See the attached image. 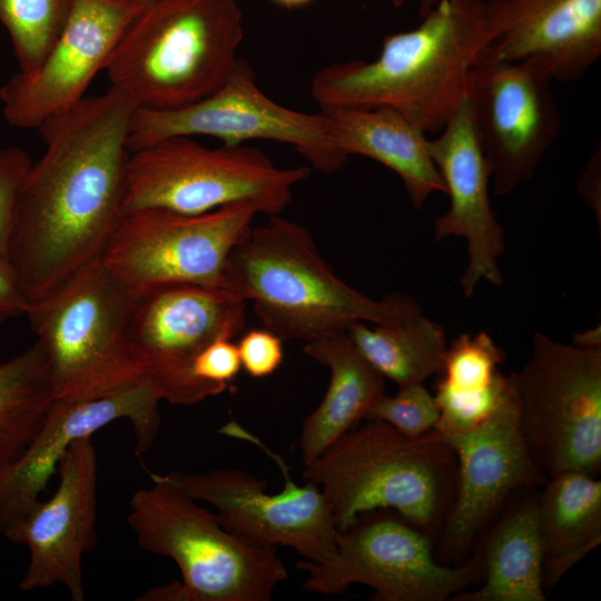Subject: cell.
I'll use <instances>...</instances> for the list:
<instances>
[{"label":"cell","mask_w":601,"mask_h":601,"mask_svg":"<svg viewBox=\"0 0 601 601\" xmlns=\"http://www.w3.org/2000/svg\"><path fill=\"white\" fill-rule=\"evenodd\" d=\"M135 102L110 86L46 120L16 208L6 259L36 302L99 259L125 209Z\"/></svg>","instance_id":"cell-1"},{"label":"cell","mask_w":601,"mask_h":601,"mask_svg":"<svg viewBox=\"0 0 601 601\" xmlns=\"http://www.w3.org/2000/svg\"><path fill=\"white\" fill-rule=\"evenodd\" d=\"M411 30L387 35L372 61L326 66L312 80L321 108L390 107L425 134L441 131L467 98L471 75L495 40L487 2L440 0Z\"/></svg>","instance_id":"cell-2"},{"label":"cell","mask_w":601,"mask_h":601,"mask_svg":"<svg viewBox=\"0 0 601 601\" xmlns=\"http://www.w3.org/2000/svg\"><path fill=\"white\" fill-rule=\"evenodd\" d=\"M220 288L252 302L263 326L283 341L306 343L346 332L355 322L395 325L421 312L408 295L376 300L347 285L325 262L311 233L279 215L252 227L234 247Z\"/></svg>","instance_id":"cell-3"},{"label":"cell","mask_w":601,"mask_h":601,"mask_svg":"<svg viewBox=\"0 0 601 601\" xmlns=\"http://www.w3.org/2000/svg\"><path fill=\"white\" fill-rule=\"evenodd\" d=\"M456 471V455L437 431L411 439L384 422L368 421L305 465L303 476L328 500L337 531L363 513L393 510L427 534L449 513Z\"/></svg>","instance_id":"cell-4"},{"label":"cell","mask_w":601,"mask_h":601,"mask_svg":"<svg viewBox=\"0 0 601 601\" xmlns=\"http://www.w3.org/2000/svg\"><path fill=\"white\" fill-rule=\"evenodd\" d=\"M243 38L236 0H162L134 19L105 70L137 108L176 109L229 78Z\"/></svg>","instance_id":"cell-5"},{"label":"cell","mask_w":601,"mask_h":601,"mask_svg":"<svg viewBox=\"0 0 601 601\" xmlns=\"http://www.w3.org/2000/svg\"><path fill=\"white\" fill-rule=\"evenodd\" d=\"M129 502L128 524L144 550L168 556L181 581L149 590L145 601H268L287 580L276 548L264 546L224 528L161 474Z\"/></svg>","instance_id":"cell-6"},{"label":"cell","mask_w":601,"mask_h":601,"mask_svg":"<svg viewBox=\"0 0 601 601\" xmlns=\"http://www.w3.org/2000/svg\"><path fill=\"white\" fill-rule=\"evenodd\" d=\"M131 305L100 258L29 304L57 400L98 398L146 382L129 338Z\"/></svg>","instance_id":"cell-7"},{"label":"cell","mask_w":601,"mask_h":601,"mask_svg":"<svg viewBox=\"0 0 601 601\" xmlns=\"http://www.w3.org/2000/svg\"><path fill=\"white\" fill-rule=\"evenodd\" d=\"M309 175L308 167H277L245 145L208 148L194 137L175 136L130 152L124 209L198 215L247 203L273 216L287 207L294 187Z\"/></svg>","instance_id":"cell-8"},{"label":"cell","mask_w":601,"mask_h":601,"mask_svg":"<svg viewBox=\"0 0 601 601\" xmlns=\"http://www.w3.org/2000/svg\"><path fill=\"white\" fill-rule=\"evenodd\" d=\"M511 376L521 432L542 473L599 474L601 347L563 344L535 333L529 359Z\"/></svg>","instance_id":"cell-9"},{"label":"cell","mask_w":601,"mask_h":601,"mask_svg":"<svg viewBox=\"0 0 601 601\" xmlns=\"http://www.w3.org/2000/svg\"><path fill=\"white\" fill-rule=\"evenodd\" d=\"M257 214L247 203L198 215L165 208L128 211L100 262L132 298L176 284L220 287L228 257Z\"/></svg>","instance_id":"cell-10"},{"label":"cell","mask_w":601,"mask_h":601,"mask_svg":"<svg viewBox=\"0 0 601 601\" xmlns=\"http://www.w3.org/2000/svg\"><path fill=\"white\" fill-rule=\"evenodd\" d=\"M306 573L303 588L334 595L359 583L375 601H444L474 583L483 558L447 566L432 553L428 536L404 519L374 510L336 533V551L319 562L296 563Z\"/></svg>","instance_id":"cell-11"},{"label":"cell","mask_w":601,"mask_h":601,"mask_svg":"<svg viewBox=\"0 0 601 601\" xmlns=\"http://www.w3.org/2000/svg\"><path fill=\"white\" fill-rule=\"evenodd\" d=\"M175 136H210L230 146L277 141L327 174L339 170L348 159L334 144L322 110L309 114L274 101L260 90L244 59L217 90L190 105L169 110L136 108L127 142L132 152Z\"/></svg>","instance_id":"cell-12"},{"label":"cell","mask_w":601,"mask_h":601,"mask_svg":"<svg viewBox=\"0 0 601 601\" xmlns=\"http://www.w3.org/2000/svg\"><path fill=\"white\" fill-rule=\"evenodd\" d=\"M220 433L249 441L266 452L284 476L282 491L269 494L266 481L235 469L170 471L161 475L194 500L213 505L224 528L256 544L288 546L312 562L332 556L337 529L322 490L312 482L297 485L283 459L236 422L224 425Z\"/></svg>","instance_id":"cell-13"},{"label":"cell","mask_w":601,"mask_h":601,"mask_svg":"<svg viewBox=\"0 0 601 601\" xmlns=\"http://www.w3.org/2000/svg\"><path fill=\"white\" fill-rule=\"evenodd\" d=\"M246 302L220 287L176 284L132 298L129 338L145 381L161 400L193 405L227 388L193 375L196 356L245 326Z\"/></svg>","instance_id":"cell-14"},{"label":"cell","mask_w":601,"mask_h":601,"mask_svg":"<svg viewBox=\"0 0 601 601\" xmlns=\"http://www.w3.org/2000/svg\"><path fill=\"white\" fill-rule=\"evenodd\" d=\"M552 81L540 60H501L490 50L474 68L467 98L491 166L494 196L509 195L531 179L555 141L561 114Z\"/></svg>","instance_id":"cell-15"},{"label":"cell","mask_w":601,"mask_h":601,"mask_svg":"<svg viewBox=\"0 0 601 601\" xmlns=\"http://www.w3.org/2000/svg\"><path fill=\"white\" fill-rule=\"evenodd\" d=\"M142 11L119 0H71L66 22L38 67L19 71L0 87L4 120L20 129L38 130L82 100Z\"/></svg>","instance_id":"cell-16"},{"label":"cell","mask_w":601,"mask_h":601,"mask_svg":"<svg viewBox=\"0 0 601 601\" xmlns=\"http://www.w3.org/2000/svg\"><path fill=\"white\" fill-rule=\"evenodd\" d=\"M509 387L494 411L471 431L444 436L456 461L454 497L443 522L442 552L463 558L506 496L548 477L534 463L520 427L516 391Z\"/></svg>","instance_id":"cell-17"},{"label":"cell","mask_w":601,"mask_h":601,"mask_svg":"<svg viewBox=\"0 0 601 601\" xmlns=\"http://www.w3.org/2000/svg\"><path fill=\"white\" fill-rule=\"evenodd\" d=\"M57 472L59 484L52 496L39 501L3 535L29 551L20 590L60 583L71 600L83 601L82 556L97 543L98 463L92 435L71 443Z\"/></svg>","instance_id":"cell-18"},{"label":"cell","mask_w":601,"mask_h":601,"mask_svg":"<svg viewBox=\"0 0 601 601\" xmlns=\"http://www.w3.org/2000/svg\"><path fill=\"white\" fill-rule=\"evenodd\" d=\"M159 402L147 382L98 398H56L41 430L24 452L0 466V533L3 535L40 501V494L76 440L126 418L134 428L136 453L148 451L160 425Z\"/></svg>","instance_id":"cell-19"},{"label":"cell","mask_w":601,"mask_h":601,"mask_svg":"<svg viewBox=\"0 0 601 601\" xmlns=\"http://www.w3.org/2000/svg\"><path fill=\"white\" fill-rule=\"evenodd\" d=\"M430 156L450 196L446 213L434 221V238L463 237L469 263L460 279L463 294L471 297L481 280L503 284L499 259L505 249L504 229L490 199L491 166L483 150L466 98L450 117L437 138L428 139Z\"/></svg>","instance_id":"cell-20"},{"label":"cell","mask_w":601,"mask_h":601,"mask_svg":"<svg viewBox=\"0 0 601 601\" xmlns=\"http://www.w3.org/2000/svg\"><path fill=\"white\" fill-rule=\"evenodd\" d=\"M487 13L491 56L540 60L553 80L581 79L601 56V0H501Z\"/></svg>","instance_id":"cell-21"},{"label":"cell","mask_w":601,"mask_h":601,"mask_svg":"<svg viewBox=\"0 0 601 601\" xmlns=\"http://www.w3.org/2000/svg\"><path fill=\"white\" fill-rule=\"evenodd\" d=\"M331 137L347 157L361 155L393 170L403 181L412 207L420 210L445 185L428 151L426 134L390 107L321 108Z\"/></svg>","instance_id":"cell-22"},{"label":"cell","mask_w":601,"mask_h":601,"mask_svg":"<svg viewBox=\"0 0 601 601\" xmlns=\"http://www.w3.org/2000/svg\"><path fill=\"white\" fill-rule=\"evenodd\" d=\"M304 352L331 372L322 402L302 423L298 447L303 463L307 465L359 425L384 395L385 382L346 332L306 342Z\"/></svg>","instance_id":"cell-23"},{"label":"cell","mask_w":601,"mask_h":601,"mask_svg":"<svg viewBox=\"0 0 601 601\" xmlns=\"http://www.w3.org/2000/svg\"><path fill=\"white\" fill-rule=\"evenodd\" d=\"M536 497L543 584L550 590L601 542V482L580 472L548 477Z\"/></svg>","instance_id":"cell-24"},{"label":"cell","mask_w":601,"mask_h":601,"mask_svg":"<svg viewBox=\"0 0 601 601\" xmlns=\"http://www.w3.org/2000/svg\"><path fill=\"white\" fill-rule=\"evenodd\" d=\"M505 353L485 332L461 334L452 341L435 386L440 417L434 427L443 436L481 424L504 396L510 378L501 365Z\"/></svg>","instance_id":"cell-25"},{"label":"cell","mask_w":601,"mask_h":601,"mask_svg":"<svg viewBox=\"0 0 601 601\" xmlns=\"http://www.w3.org/2000/svg\"><path fill=\"white\" fill-rule=\"evenodd\" d=\"M483 585L459 601H544L543 549L536 497L521 501L501 520L485 551Z\"/></svg>","instance_id":"cell-26"},{"label":"cell","mask_w":601,"mask_h":601,"mask_svg":"<svg viewBox=\"0 0 601 601\" xmlns=\"http://www.w3.org/2000/svg\"><path fill=\"white\" fill-rule=\"evenodd\" d=\"M346 333L365 359L398 387L439 375L449 346L444 328L422 312L395 325L355 322Z\"/></svg>","instance_id":"cell-27"},{"label":"cell","mask_w":601,"mask_h":601,"mask_svg":"<svg viewBox=\"0 0 601 601\" xmlns=\"http://www.w3.org/2000/svg\"><path fill=\"white\" fill-rule=\"evenodd\" d=\"M55 401L48 358L39 342L0 362V466L24 452Z\"/></svg>","instance_id":"cell-28"},{"label":"cell","mask_w":601,"mask_h":601,"mask_svg":"<svg viewBox=\"0 0 601 601\" xmlns=\"http://www.w3.org/2000/svg\"><path fill=\"white\" fill-rule=\"evenodd\" d=\"M71 0H0V23L7 30L20 72L35 70L58 38Z\"/></svg>","instance_id":"cell-29"},{"label":"cell","mask_w":601,"mask_h":601,"mask_svg":"<svg viewBox=\"0 0 601 601\" xmlns=\"http://www.w3.org/2000/svg\"><path fill=\"white\" fill-rule=\"evenodd\" d=\"M439 417L436 400L423 383L400 386L393 396L384 394L365 416L367 421L384 422L411 439L434 430Z\"/></svg>","instance_id":"cell-30"},{"label":"cell","mask_w":601,"mask_h":601,"mask_svg":"<svg viewBox=\"0 0 601 601\" xmlns=\"http://www.w3.org/2000/svg\"><path fill=\"white\" fill-rule=\"evenodd\" d=\"M32 162L19 146L0 147V258H6L19 193Z\"/></svg>","instance_id":"cell-31"},{"label":"cell","mask_w":601,"mask_h":601,"mask_svg":"<svg viewBox=\"0 0 601 601\" xmlns=\"http://www.w3.org/2000/svg\"><path fill=\"white\" fill-rule=\"evenodd\" d=\"M237 349L242 367L255 378L273 374L283 363V339L267 328L245 333Z\"/></svg>","instance_id":"cell-32"},{"label":"cell","mask_w":601,"mask_h":601,"mask_svg":"<svg viewBox=\"0 0 601 601\" xmlns=\"http://www.w3.org/2000/svg\"><path fill=\"white\" fill-rule=\"evenodd\" d=\"M240 368L237 345L231 339L219 338L196 356L191 372L200 381L228 388V383L238 375Z\"/></svg>","instance_id":"cell-33"},{"label":"cell","mask_w":601,"mask_h":601,"mask_svg":"<svg viewBox=\"0 0 601 601\" xmlns=\"http://www.w3.org/2000/svg\"><path fill=\"white\" fill-rule=\"evenodd\" d=\"M29 300L6 258H0V325L26 315Z\"/></svg>","instance_id":"cell-34"},{"label":"cell","mask_w":601,"mask_h":601,"mask_svg":"<svg viewBox=\"0 0 601 601\" xmlns=\"http://www.w3.org/2000/svg\"><path fill=\"white\" fill-rule=\"evenodd\" d=\"M600 149L594 154L581 179L578 183V191L583 196L587 204L598 213V218L600 219Z\"/></svg>","instance_id":"cell-35"},{"label":"cell","mask_w":601,"mask_h":601,"mask_svg":"<svg viewBox=\"0 0 601 601\" xmlns=\"http://www.w3.org/2000/svg\"><path fill=\"white\" fill-rule=\"evenodd\" d=\"M573 344L579 347L595 348L601 347L600 325L587 328L573 335Z\"/></svg>","instance_id":"cell-36"},{"label":"cell","mask_w":601,"mask_h":601,"mask_svg":"<svg viewBox=\"0 0 601 601\" xmlns=\"http://www.w3.org/2000/svg\"><path fill=\"white\" fill-rule=\"evenodd\" d=\"M407 1L410 0H391V3L395 8H402ZM418 1V17H424L427 12H430L440 0H417ZM485 2H494V1H501V0H482Z\"/></svg>","instance_id":"cell-37"},{"label":"cell","mask_w":601,"mask_h":601,"mask_svg":"<svg viewBox=\"0 0 601 601\" xmlns=\"http://www.w3.org/2000/svg\"><path fill=\"white\" fill-rule=\"evenodd\" d=\"M272 1L285 9L292 10V9L306 7L311 4L312 2H314L315 0H272Z\"/></svg>","instance_id":"cell-38"},{"label":"cell","mask_w":601,"mask_h":601,"mask_svg":"<svg viewBox=\"0 0 601 601\" xmlns=\"http://www.w3.org/2000/svg\"><path fill=\"white\" fill-rule=\"evenodd\" d=\"M136 7H139L141 9H148L157 3H159L162 0H119Z\"/></svg>","instance_id":"cell-39"}]
</instances>
